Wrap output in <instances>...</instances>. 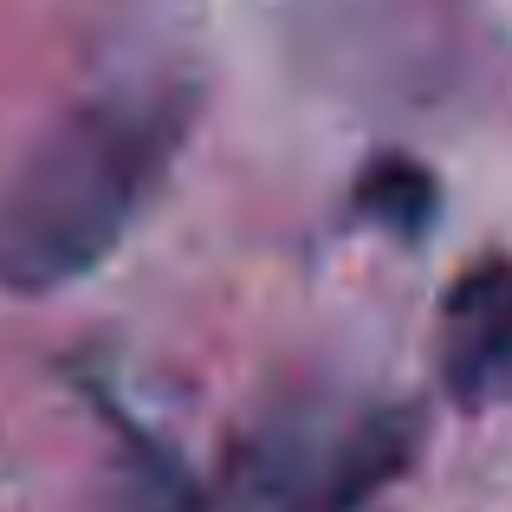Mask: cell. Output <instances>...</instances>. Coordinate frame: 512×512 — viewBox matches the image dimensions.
<instances>
[{
  "instance_id": "1",
  "label": "cell",
  "mask_w": 512,
  "mask_h": 512,
  "mask_svg": "<svg viewBox=\"0 0 512 512\" xmlns=\"http://www.w3.org/2000/svg\"><path fill=\"white\" fill-rule=\"evenodd\" d=\"M188 117V85H117L65 111L0 182V292H59L111 260L182 156Z\"/></svg>"
},
{
  "instance_id": "2",
  "label": "cell",
  "mask_w": 512,
  "mask_h": 512,
  "mask_svg": "<svg viewBox=\"0 0 512 512\" xmlns=\"http://www.w3.org/2000/svg\"><path fill=\"white\" fill-rule=\"evenodd\" d=\"M441 383L461 409H487L512 383V260H474L441 299Z\"/></svg>"
},
{
  "instance_id": "3",
  "label": "cell",
  "mask_w": 512,
  "mask_h": 512,
  "mask_svg": "<svg viewBox=\"0 0 512 512\" xmlns=\"http://www.w3.org/2000/svg\"><path fill=\"white\" fill-rule=\"evenodd\" d=\"M357 208L370 214L376 227L415 240L435 221V175L422 163H409V156H383V163H370V175L357 182Z\"/></svg>"
}]
</instances>
